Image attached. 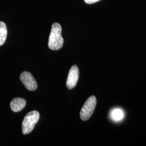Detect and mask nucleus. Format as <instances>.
<instances>
[{
  "mask_svg": "<svg viewBox=\"0 0 146 146\" xmlns=\"http://www.w3.org/2000/svg\"><path fill=\"white\" fill-rule=\"evenodd\" d=\"M61 32L62 27L59 23L52 24L48 41V47L52 50H58L63 47L64 40Z\"/></svg>",
  "mask_w": 146,
  "mask_h": 146,
  "instance_id": "f257e3e1",
  "label": "nucleus"
},
{
  "mask_svg": "<svg viewBox=\"0 0 146 146\" xmlns=\"http://www.w3.org/2000/svg\"><path fill=\"white\" fill-rule=\"evenodd\" d=\"M40 119V114L36 110L28 113L24 118L22 125V130L23 134L27 135L31 132Z\"/></svg>",
  "mask_w": 146,
  "mask_h": 146,
  "instance_id": "f03ea898",
  "label": "nucleus"
},
{
  "mask_svg": "<svg viewBox=\"0 0 146 146\" xmlns=\"http://www.w3.org/2000/svg\"><path fill=\"white\" fill-rule=\"evenodd\" d=\"M96 103V98L95 96H91L89 98L80 111V115L81 120L85 121L90 118L94 113Z\"/></svg>",
  "mask_w": 146,
  "mask_h": 146,
  "instance_id": "7ed1b4c3",
  "label": "nucleus"
},
{
  "mask_svg": "<svg viewBox=\"0 0 146 146\" xmlns=\"http://www.w3.org/2000/svg\"><path fill=\"white\" fill-rule=\"evenodd\" d=\"M20 80L25 87L29 90L34 91L37 88V84L34 76L28 72L21 73Z\"/></svg>",
  "mask_w": 146,
  "mask_h": 146,
  "instance_id": "20e7f679",
  "label": "nucleus"
},
{
  "mask_svg": "<svg viewBox=\"0 0 146 146\" xmlns=\"http://www.w3.org/2000/svg\"><path fill=\"white\" fill-rule=\"evenodd\" d=\"M79 69L76 65H74L70 68L66 82L67 87L69 89L74 88L78 83L79 78Z\"/></svg>",
  "mask_w": 146,
  "mask_h": 146,
  "instance_id": "39448f33",
  "label": "nucleus"
},
{
  "mask_svg": "<svg viewBox=\"0 0 146 146\" xmlns=\"http://www.w3.org/2000/svg\"><path fill=\"white\" fill-rule=\"evenodd\" d=\"M26 105V100L20 98H15L11 101V110L14 112H19L23 110Z\"/></svg>",
  "mask_w": 146,
  "mask_h": 146,
  "instance_id": "423d86ee",
  "label": "nucleus"
},
{
  "mask_svg": "<svg viewBox=\"0 0 146 146\" xmlns=\"http://www.w3.org/2000/svg\"><path fill=\"white\" fill-rule=\"evenodd\" d=\"M110 116L111 120L114 122H120L123 119L125 113L123 110L117 108L111 110Z\"/></svg>",
  "mask_w": 146,
  "mask_h": 146,
  "instance_id": "0eeeda50",
  "label": "nucleus"
},
{
  "mask_svg": "<svg viewBox=\"0 0 146 146\" xmlns=\"http://www.w3.org/2000/svg\"><path fill=\"white\" fill-rule=\"evenodd\" d=\"M7 36V29L5 23L0 21V46L5 42Z\"/></svg>",
  "mask_w": 146,
  "mask_h": 146,
  "instance_id": "6e6552de",
  "label": "nucleus"
},
{
  "mask_svg": "<svg viewBox=\"0 0 146 146\" xmlns=\"http://www.w3.org/2000/svg\"><path fill=\"white\" fill-rule=\"evenodd\" d=\"M85 3H86L87 4H89V5H91V4H93L95 3H96L98 2H99L101 0H84Z\"/></svg>",
  "mask_w": 146,
  "mask_h": 146,
  "instance_id": "1a4fd4ad",
  "label": "nucleus"
}]
</instances>
